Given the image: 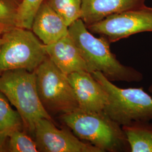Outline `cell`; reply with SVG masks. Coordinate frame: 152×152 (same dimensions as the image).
Wrapping results in <instances>:
<instances>
[{
	"label": "cell",
	"mask_w": 152,
	"mask_h": 152,
	"mask_svg": "<svg viewBox=\"0 0 152 152\" xmlns=\"http://www.w3.org/2000/svg\"><path fill=\"white\" fill-rule=\"evenodd\" d=\"M73 40L87 65L88 72H100L110 81L139 82L143 79L140 72L121 63L112 53L110 42L106 37L94 36L81 19L68 28Z\"/></svg>",
	"instance_id": "cell-1"
},
{
	"label": "cell",
	"mask_w": 152,
	"mask_h": 152,
	"mask_svg": "<svg viewBox=\"0 0 152 152\" xmlns=\"http://www.w3.org/2000/svg\"><path fill=\"white\" fill-rule=\"evenodd\" d=\"M60 118L79 139L91 144L102 152L130 151L122 126L104 111L86 112L78 109L60 115Z\"/></svg>",
	"instance_id": "cell-2"
},
{
	"label": "cell",
	"mask_w": 152,
	"mask_h": 152,
	"mask_svg": "<svg viewBox=\"0 0 152 152\" xmlns=\"http://www.w3.org/2000/svg\"><path fill=\"white\" fill-rule=\"evenodd\" d=\"M0 91L16 108L24 127L32 134L39 120H53L39 98L35 71L15 69L2 73Z\"/></svg>",
	"instance_id": "cell-3"
},
{
	"label": "cell",
	"mask_w": 152,
	"mask_h": 152,
	"mask_svg": "<svg viewBox=\"0 0 152 152\" xmlns=\"http://www.w3.org/2000/svg\"><path fill=\"white\" fill-rule=\"evenodd\" d=\"M91 74L108 94L103 111L115 122L122 126L136 121H152V96L142 87L122 88L100 72Z\"/></svg>",
	"instance_id": "cell-4"
},
{
	"label": "cell",
	"mask_w": 152,
	"mask_h": 152,
	"mask_svg": "<svg viewBox=\"0 0 152 152\" xmlns=\"http://www.w3.org/2000/svg\"><path fill=\"white\" fill-rule=\"evenodd\" d=\"M48 57L44 45L29 29L11 28L2 36L0 74L6 71H34Z\"/></svg>",
	"instance_id": "cell-5"
},
{
	"label": "cell",
	"mask_w": 152,
	"mask_h": 152,
	"mask_svg": "<svg viewBox=\"0 0 152 152\" xmlns=\"http://www.w3.org/2000/svg\"><path fill=\"white\" fill-rule=\"evenodd\" d=\"M34 71L39 98L49 114L62 115L79 109L68 76L48 56Z\"/></svg>",
	"instance_id": "cell-6"
},
{
	"label": "cell",
	"mask_w": 152,
	"mask_h": 152,
	"mask_svg": "<svg viewBox=\"0 0 152 152\" xmlns=\"http://www.w3.org/2000/svg\"><path fill=\"white\" fill-rule=\"evenodd\" d=\"M87 28L92 33L106 37L110 43L137 33L152 32V7L145 5L115 14Z\"/></svg>",
	"instance_id": "cell-7"
},
{
	"label": "cell",
	"mask_w": 152,
	"mask_h": 152,
	"mask_svg": "<svg viewBox=\"0 0 152 152\" xmlns=\"http://www.w3.org/2000/svg\"><path fill=\"white\" fill-rule=\"evenodd\" d=\"M67 127L58 128L53 120H39L34 133L38 152H102L91 144L82 141Z\"/></svg>",
	"instance_id": "cell-8"
},
{
	"label": "cell",
	"mask_w": 152,
	"mask_h": 152,
	"mask_svg": "<svg viewBox=\"0 0 152 152\" xmlns=\"http://www.w3.org/2000/svg\"><path fill=\"white\" fill-rule=\"evenodd\" d=\"M68 77L80 109L86 112L103 111L108 102V94L91 73L87 71L74 72Z\"/></svg>",
	"instance_id": "cell-9"
},
{
	"label": "cell",
	"mask_w": 152,
	"mask_h": 152,
	"mask_svg": "<svg viewBox=\"0 0 152 152\" xmlns=\"http://www.w3.org/2000/svg\"><path fill=\"white\" fill-rule=\"evenodd\" d=\"M68 26L45 0L36 12L31 29L45 45L54 43L68 34Z\"/></svg>",
	"instance_id": "cell-10"
},
{
	"label": "cell",
	"mask_w": 152,
	"mask_h": 152,
	"mask_svg": "<svg viewBox=\"0 0 152 152\" xmlns=\"http://www.w3.org/2000/svg\"><path fill=\"white\" fill-rule=\"evenodd\" d=\"M45 48L50 60L66 75L88 72L85 61L69 34L54 43L45 45Z\"/></svg>",
	"instance_id": "cell-11"
},
{
	"label": "cell",
	"mask_w": 152,
	"mask_h": 152,
	"mask_svg": "<svg viewBox=\"0 0 152 152\" xmlns=\"http://www.w3.org/2000/svg\"><path fill=\"white\" fill-rule=\"evenodd\" d=\"M145 0H82L81 19L86 27L107 17L142 7Z\"/></svg>",
	"instance_id": "cell-12"
},
{
	"label": "cell",
	"mask_w": 152,
	"mask_h": 152,
	"mask_svg": "<svg viewBox=\"0 0 152 152\" xmlns=\"http://www.w3.org/2000/svg\"><path fill=\"white\" fill-rule=\"evenodd\" d=\"M122 127L130 152H152V124L149 121H136Z\"/></svg>",
	"instance_id": "cell-13"
},
{
	"label": "cell",
	"mask_w": 152,
	"mask_h": 152,
	"mask_svg": "<svg viewBox=\"0 0 152 152\" xmlns=\"http://www.w3.org/2000/svg\"><path fill=\"white\" fill-rule=\"evenodd\" d=\"M9 100L0 91V132H10L22 129L24 126L19 112L11 107Z\"/></svg>",
	"instance_id": "cell-14"
},
{
	"label": "cell",
	"mask_w": 152,
	"mask_h": 152,
	"mask_svg": "<svg viewBox=\"0 0 152 152\" xmlns=\"http://www.w3.org/2000/svg\"><path fill=\"white\" fill-rule=\"evenodd\" d=\"M56 11L68 27L81 19L82 0H45Z\"/></svg>",
	"instance_id": "cell-15"
},
{
	"label": "cell",
	"mask_w": 152,
	"mask_h": 152,
	"mask_svg": "<svg viewBox=\"0 0 152 152\" xmlns=\"http://www.w3.org/2000/svg\"><path fill=\"white\" fill-rule=\"evenodd\" d=\"M7 149L10 152H38L36 141L22 129H16L9 132Z\"/></svg>",
	"instance_id": "cell-16"
},
{
	"label": "cell",
	"mask_w": 152,
	"mask_h": 152,
	"mask_svg": "<svg viewBox=\"0 0 152 152\" xmlns=\"http://www.w3.org/2000/svg\"><path fill=\"white\" fill-rule=\"evenodd\" d=\"M45 0H21L18 7L16 27L31 30L34 17Z\"/></svg>",
	"instance_id": "cell-17"
},
{
	"label": "cell",
	"mask_w": 152,
	"mask_h": 152,
	"mask_svg": "<svg viewBox=\"0 0 152 152\" xmlns=\"http://www.w3.org/2000/svg\"><path fill=\"white\" fill-rule=\"evenodd\" d=\"M18 5L14 0H0V26L6 28L16 27Z\"/></svg>",
	"instance_id": "cell-18"
},
{
	"label": "cell",
	"mask_w": 152,
	"mask_h": 152,
	"mask_svg": "<svg viewBox=\"0 0 152 152\" xmlns=\"http://www.w3.org/2000/svg\"><path fill=\"white\" fill-rule=\"evenodd\" d=\"M9 132H0V152H7V145Z\"/></svg>",
	"instance_id": "cell-19"
},
{
	"label": "cell",
	"mask_w": 152,
	"mask_h": 152,
	"mask_svg": "<svg viewBox=\"0 0 152 152\" xmlns=\"http://www.w3.org/2000/svg\"><path fill=\"white\" fill-rule=\"evenodd\" d=\"M8 29H9V28H6L0 26V46H1V45L2 43V36H3L4 32Z\"/></svg>",
	"instance_id": "cell-20"
},
{
	"label": "cell",
	"mask_w": 152,
	"mask_h": 152,
	"mask_svg": "<svg viewBox=\"0 0 152 152\" xmlns=\"http://www.w3.org/2000/svg\"><path fill=\"white\" fill-rule=\"evenodd\" d=\"M148 91L150 93L152 94V83L150 85V86L148 88Z\"/></svg>",
	"instance_id": "cell-21"
}]
</instances>
